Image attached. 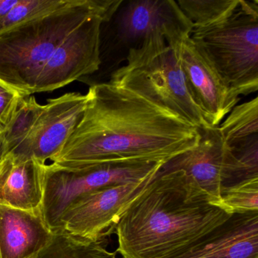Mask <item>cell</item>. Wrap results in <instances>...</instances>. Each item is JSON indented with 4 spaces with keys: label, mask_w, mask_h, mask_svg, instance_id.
Listing matches in <instances>:
<instances>
[{
    "label": "cell",
    "mask_w": 258,
    "mask_h": 258,
    "mask_svg": "<svg viewBox=\"0 0 258 258\" xmlns=\"http://www.w3.org/2000/svg\"><path fill=\"white\" fill-rule=\"evenodd\" d=\"M87 95L81 121L52 162L164 164L200 140L199 128L131 90L99 83Z\"/></svg>",
    "instance_id": "1"
},
{
    "label": "cell",
    "mask_w": 258,
    "mask_h": 258,
    "mask_svg": "<svg viewBox=\"0 0 258 258\" xmlns=\"http://www.w3.org/2000/svg\"><path fill=\"white\" fill-rule=\"evenodd\" d=\"M231 216L183 172L160 170L114 226L116 251L123 258L168 257Z\"/></svg>",
    "instance_id": "2"
},
{
    "label": "cell",
    "mask_w": 258,
    "mask_h": 258,
    "mask_svg": "<svg viewBox=\"0 0 258 258\" xmlns=\"http://www.w3.org/2000/svg\"><path fill=\"white\" fill-rule=\"evenodd\" d=\"M116 0H71L62 8L0 34V81L22 96L34 94L37 79L58 46L87 19Z\"/></svg>",
    "instance_id": "3"
},
{
    "label": "cell",
    "mask_w": 258,
    "mask_h": 258,
    "mask_svg": "<svg viewBox=\"0 0 258 258\" xmlns=\"http://www.w3.org/2000/svg\"><path fill=\"white\" fill-rule=\"evenodd\" d=\"M125 61L108 82L146 98L200 131L212 127L190 93L174 47L162 34L148 37L128 52Z\"/></svg>",
    "instance_id": "4"
},
{
    "label": "cell",
    "mask_w": 258,
    "mask_h": 258,
    "mask_svg": "<svg viewBox=\"0 0 258 258\" xmlns=\"http://www.w3.org/2000/svg\"><path fill=\"white\" fill-rule=\"evenodd\" d=\"M237 96L258 90V0H238L220 20L190 34Z\"/></svg>",
    "instance_id": "5"
},
{
    "label": "cell",
    "mask_w": 258,
    "mask_h": 258,
    "mask_svg": "<svg viewBox=\"0 0 258 258\" xmlns=\"http://www.w3.org/2000/svg\"><path fill=\"white\" fill-rule=\"evenodd\" d=\"M164 164L45 165L44 195L42 217L52 232L61 230L60 221L71 204L82 195L115 184L140 181L156 174Z\"/></svg>",
    "instance_id": "6"
},
{
    "label": "cell",
    "mask_w": 258,
    "mask_h": 258,
    "mask_svg": "<svg viewBox=\"0 0 258 258\" xmlns=\"http://www.w3.org/2000/svg\"><path fill=\"white\" fill-rule=\"evenodd\" d=\"M110 52L114 54L111 67L115 71L128 52L138 48L155 34L167 43L190 35L192 24L174 0H132L122 3L110 22Z\"/></svg>",
    "instance_id": "7"
},
{
    "label": "cell",
    "mask_w": 258,
    "mask_h": 258,
    "mask_svg": "<svg viewBox=\"0 0 258 258\" xmlns=\"http://www.w3.org/2000/svg\"><path fill=\"white\" fill-rule=\"evenodd\" d=\"M123 0L90 16L58 46L40 73L36 93L52 92L100 69L101 35L104 24L111 21Z\"/></svg>",
    "instance_id": "8"
},
{
    "label": "cell",
    "mask_w": 258,
    "mask_h": 258,
    "mask_svg": "<svg viewBox=\"0 0 258 258\" xmlns=\"http://www.w3.org/2000/svg\"><path fill=\"white\" fill-rule=\"evenodd\" d=\"M157 173L142 180L115 184L82 195L63 214L61 230L87 241L104 239Z\"/></svg>",
    "instance_id": "9"
},
{
    "label": "cell",
    "mask_w": 258,
    "mask_h": 258,
    "mask_svg": "<svg viewBox=\"0 0 258 258\" xmlns=\"http://www.w3.org/2000/svg\"><path fill=\"white\" fill-rule=\"evenodd\" d=\"M161 170L183 172L217 206L224 187L241 182L236 158L223 143L218 126L201 131L194 148L170 159Z\"/></svg>",
    "instance_id": "10"
},
{
    "label": "cell",
    "mask_w": 258,
    "mask_h": 258,
    "mask_svg": "<svg viewBox=\"0 0 258 258\" xmlns=\"http://www.w3.org/2000/svg\"><path fill=\"white\" fill-rule=\"evenodd\" d=\"M174 47L190 93L211 126H218L240 100L190 35L169 43Z\"/></svg>",
    "instance_id": "11"
},
{
    "label": "cell",
    "mask_w": 258,
    "mask_h": 258,
    "mask_svg": "<svg viewBox=\"0 0 258 258\" xmlns=\"http://www.w3.org/2000/svg\"><path fill=\"white\" fill-rule=\"evenodd\" d=\"M88 102V95L69 93L43 105L28 137L10 153L46 164L64 147L75 131Z\"/></svg>",
    "instance_id": "12"
},
{
    "label": "cell",
    "mask_w": 258,
    "mask_h": 258,
    "mask_svg": "<svg viewBox=\"0 0 258 258\" xmlns=\"http://www.w3.org/2000/svg\"><path fill=\"white\" fill-rule=\"evenodd\" d=\"M166 258H258V211L232 214L191 245Z\"/></svg>",
    "instance_id": "13"
},
{
    "label": "cell",
    "mask_w": 258,
    "mask_h": 258,
    "mask_svg": "<svg viewBox=\"0 0 258 258\" xmlns=\"http://www.w3.org/2000/svg\"><path fill=\"white\" fill-rule=\"evenodd\" d=\"M46 164L34 158L7 154L0 162V205L40 212Z\"/></svg>",
    "instance_id": "14"
},
{
    "label": "cell",
    "mask_w": 258,
    "mask_h": 258,
    "mask_svg": "<svg viewBox=\"0 0 258 258\" xmlns=\"http://www.w3.org/2000/svg\"><path fill=\"white\" fill-rule=\"evenodd\" d=\"M40 212L0 205V258H31L52 239Z\"/></svg>",
    "instance_id": "15"
},
{
    "label": "cell",
    "mask_w": 258,
    "mask_h": 258,
    "mask_svg": "<svg viewBox=\"0 0 258 258\" xmlns=\"http://www.w3.org/2000/svg\"><path fill=\"white\" fill-rule=\"evenodd\" d=\"M31 258H117V251L108 250L104 239L87 241L60 230L54 232L50 242Z\"/></svg>",
    "instance_id": "16"
},
{
    "label": "cell",
    "mask_w": 258,
    "mask_h": 258,
    "mask_svg": "<svg viewBox=\"0 0 258 258\" xmlns=\"http://www.w3.org/2000/svg\"><path fill=\"white\" fill-rule=\"evenodd\" d=\"M218 129L229 148L258 136V98L235 105Z\"/></svg>",
    "instance_id": "17"
},
{
    "label": "cell",
    "mask_w": 258,
    "mask_h": 258,
    "mask_svg": "<svg viewBox=\"0 0 258 258\" xmlns=\"http://www.w3.org/2000/svg\"><path fill=\"white\" fill-rule=\"evenodd\" d=\"M43 108V105H40L34 96H24L20 99L13 117L1 132L7 154L16 149L28 137Z\"/></svg>",
    "instance_id": "18"
},
{
    "label": "cell",
    "mask_w": 258,
    "mask_h": 258,
    "mask_svg": "<svg viewBox=\"0 0 258 258\" xmlns=\"http://www.w3.org/2000/svg\"><path fill=\"white\" fill-rule=\"evenodd\" d=\"M180 10L193 28L208 26L232 11L238 0H178Z\"/></svg>",
    "instance_id": "19"
},
{
    "label": "cell",
    "mask_w": 258,
    "mask_h": 258,
    "mask_svg": "<svg viewBox=\"0 0 258 258\" xmlns=\"http://www.w3.org/2000/svg\"><path fill=\"white\" fill-rule=\"evenodd\" d=\"M71 0H19L17 4L0 19V34L30 21L53 13Z\"/></svg>",
    "instance_id": "20"
},
{
    "label": "cell",
    "mask_w": 258,
    "mask_h": 258,
    "mask_svg": "<svg viewBox=\"0 0 258 258\" xmlns=\"http://www.w3.org/2000/svg\"><path fill=\"white\" fill-rule=\"evenodd\" d=\"M217 206L229 214L258 211V178L224 187Z\"/></svg>",
    "instance_id": "21"
},
{
    "label": "cell",
    "mask_w": 258,
    "mask_h": 258,
    "mask_svg": "<svg viewBox=\"0 0 258 258\" xmlns=\"http://www.w3.org/2000/svg\"><path fill=\"white\" fill-rule=\"evenodd\" d=\"M22 97L19 92L0 81V132L8 124Z\"/></svg>",
    "instance_id": "22"
},
{
    "label": "cell",
    "mask_w": 258,
    "mask_h": 258,
    "mask_svg": "<svg viewBox=\"0 0 258 258\" xmlns=\"http://www.w3.org/2000/svg\"><path fill=\"white\" fill-rule=\"evenodd\" d=\"M19 0H0V19L17 4Z\"/></svg>",
    "instance_id": "23"
},
{
    "label": "cell",
    "mask_w": 258,
    "mask_h": 258,
    "mask_svg": "<svg viewBox=\"0 0 258 258\" xmlns=\"http://www.w3.org/2000/svg\"><path fill=\"white\" fill-rule=\"evenodd\" d=\"M7 155V147L4 143V137L2 133L0 132V162L2 161L3 158Z\"/></svg>",
    "instance_id": "24"
}]
</instances>
